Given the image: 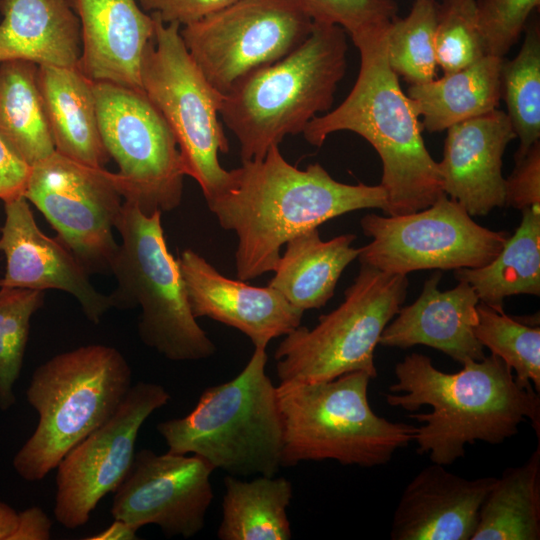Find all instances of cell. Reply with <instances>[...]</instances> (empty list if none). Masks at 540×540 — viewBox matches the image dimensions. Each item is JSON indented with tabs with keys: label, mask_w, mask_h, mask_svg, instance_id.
<instances>
[{
	"label": "cell",
	"mask_w": 540,
	"mask_h": 540,
	"mask_svg": "<svg viewBox=\"0 0 540 540\" xmlns=\"http://www.w3.org/2000/svg\"><path fill=\"white\" fill-rule=\"evenodd\" d=\"M230 173L225 191L206 203L219 225L237 237L236 276L243 281L273 272L282 246L295 236L352 211H384L387 204L380 184L336 181L319 163L298 169L278 145Z\"/></svg>",
	"instance_id": "1"
},
{
	"label": "cell",
	"mask_w": 540,
	"mask_h": 540,
	"mask_svg": "<svg viewBox=\"0 0 540 540\" xmlns=\"http://www.w3.org/2000/svg\"><path fill=\"white\" fill-rule=\"evenodd\" d=\"M394 372L396 382L385 395L390 406L410 412L431 407L430 412L407 417L422 423L413 441L432 463L452 465L465 456L466 445L477 441L500 444L527 419L539 438V393L520 386L512 369L494 354L445 373L428 356L412 353Z\"/></svg>",
	"instance_id": "2"
},
{
	"label": "cell",
	"mask_w": 540,
	"mask_h": 540,
	"mask_svg": "<svg viewBox=\"0 0 540 540\" xmlns=\"http://www.w3.org/2000/svg\"><path fill=\"white\" fill-rule=\"evenodd\" d=\"M386 30L353 40L360 54L353 88L339 106L313 118L302 133L317 147L338 131L354 132L369 142L382 162L380 185L387 196L383 212L393 216L425 209L444 192L419 117L389 66Z\"/></svg>",
	"instance_id": "3"
},
{
	"label": "cell",
	"mask_w": 540,
	"mask_h": 540,
	"mask_svg": "<svg viewBox=\"0 0 540 540\" xmlns=\"http://www.w3.org/2000/svg\"><path fill=\"white\" fill-rule=\"evenodd\" d=\"M347 49L343 28L314 22L297 48L244 75L223 94L219 115L239 142L241 161L263 158L330 110L346 72Z\"/></svg>",
	"instance_id": "4"
},
{
	"label": "cell",
	"mask_w": 540,
	"mask_h": 540,
	"mask_svg": "<svg viewBox=\"0 0 540 540\" xmlns=\"http://www.w3.org/2000/svg\"><path fill=\"white\" fill-rule=\"evenodd\" d=\"M131 386L127 360L103 344L57 354L38 366L26 398L39 421L13 458L17 474L30 482L42 480L116 412Z\"/></svg>",
	"instance_id": "5"
},
{
	"label": "cell",
	"mask_w": 540,
	"mask_h": 540,
	"mask_svg": "<svg viewBox=\"0 0 540 540\" xmlns=\"http://www.w3.org/2000/svg\"><path fill=\"white\" fill-rule=\"evenodd\" d=\"M267 359L266 348L255 347L243 370L205 389L190 413L160 422L168 451L197 455L236 477L275 476L282 466V421Z\"/></svg>",
	"instance_id": "6"
},
{
	"label": "cell",
	"mask_w": 540,
	"mask_h": 540,
	"mask_svg": "<svg viewBox=\"0 0 540 540\" xmlns=\"http://www.w3.org/2000/svg\"><path fill=\"white\" fill-rule=\"evenodd\" d=\"M370 380L366 372L356 371L323 382H280L282 466L335 460L374 467L407 447L417 427L377 415L368 399Z\"/></svg>",
	"instance_id": "7"
},
{
	"label": "cell",
	"mask_w": 540,
	"mask_h": 540,
	"mask_svg": "<svg viewBox=\"0 0 540 540\" xmlns=\"http://www.w3.org/2000/svg\"><path fill=\"white\" fill-rule=\"evenodd\" d=\"M161 212L145 215L124 201L116 229L121 236L111 274L117 286L112 308L140 307L141 341L171 361H198L213 356L209 338L188 303L177 259L169 252Z\"/></svg>",
	"instance_id": "8"
},
{
	"label": "cell",
	"mask_w": 540,
	"mask_h": 540,
	"mask_svg": "<svg viewBox=\"0 0 540 540\" xmlns=\"http://www.w3.org/2000/svg\"><path fill=\"white\" fill-rule=\"evenodd\" d=\"M408 285L406 275L361 264L336 309L320 316L312 329L300 325L280 342L274 353L280 382H323L356 371L376 378V346Z\"/></svg>",
	"instance_id": "9"
},
{
	"label": "cell",
	"mask_w": 540,
	"mask_h": 540,
	"mask_svg": "<svg viewBox=\"0 0 540 540\" xmlns=\"http://www.w3.org/2000/svg\"><path fill=\"white\" fill-rule=\"evenodd\" d=\"M150 14L155 28L142 59V90L170 127L185 175L199 184L207 202L224 192L231 178L218 159L220 152L229 151L218 118L223 94L193 61L181 25Z\"/></svg>",
	"instance_id": "10"
},
{
	"label": "cell",
	"mask_w": 540,
	"mask_h": 540,
	"mask_svg": "<svg viewBox=\"0 0 540 540\" xmlns=\"http://www.w3.org/2000/svg\"><path fill=\"white\" fill-rule=\"evenodd\" d=\"M103 145L117 163L124 201L145 215L176 209L185 172L175 137L143 90L93 81Z\"/></svg>",
	"instance_id": "11"
},
{
	"label": "cell",
	"mask_w": 540,
	"mask_h": 540,
	"mask_svg": "<svg viewBox=\"0 0 540 540\" xmlns=\"http://www.w3.org/2000/svg\"><path fill=\"white\" fill-rule=\"evenodd\" d=\"M371 238L358 248L360 264L390 274L477 268L491 262L509 233L477 224L445 193L429 207L403 215L367 214L360 220Z\"/></svg>",
	"instance_id": "12"
},
{
	"label": "cell",
	"mask_w": 540,
	"mask_h": 540,
	"mask_svg": "<svg viewBox=\"0 0 540 540\" xmlns=\"http://www.w3.org/2000/svg\"><path fill=\"white\" fill-rule=\"evenodd\" d=\"M313 24L300 0H238L181 26L180 34L205 78L225 94L244 75L297 48Z\"/></svg>",
	"instance_id": "13"
},
{
	"label": "cell",
	"mask_w": 540,
	"mask_h": 540,
	"mask_svg": "<svg viewBox=\"0 0 540 540\" xmlns=\"http://www.w3.org/2000/svg\"><path fill=\"white\" fill-rule=\"evenodd\" d=\"M89 274L111 273L124 198L115 173L54 152L32 165L24 193Z\"/></svg>",
	"instance_id": "14"
},
{
	"label": "cell",
	"mask_w": 540,
	"mask_h": 540,
	"mask_svg": "<svg viewBox=\"0 0 540 540\" xmlns=\"http://www.w3.org/2000/svg\"><path fill=\"white\" fill-rule=\"evenodd\" d=\"M170 394L160 384L132 385L116 412L57 465L54 515L68 529L86 524L99 501L126 477L140 428L166 405Z\"/></svg>",
	"instance_id": "15"
},
{
	"label": "cell",
	"mask_w": 540,
	"mask_h": 540,
	"mask_svg": "<svg viewBox=\"0 0 540 540\" xmlns=\"http://www.w3.org/2000/svg\"><path fill=\"white\" fill-rule=\"evenodd\" d=\"M213 471L197 455L142 449L113 492L111 515L136 530L155 524L168 537L191 538L203 529L214 497Z\"/></svg>",
	"instance_id": "16"
},
{
	"label": "cell",
	"mask_w": 540,
	"mask_h": 540,
	"mask_svg": "<svg viewBox=\"0 0 540 540\" xmlns=\"http://www.w3.org/2000/svg\"><path fill=\"white\" fill-rule=\"evenodd\" d=\"M4 212L0 252L6 269L0 287L67 292L77 299L87 319L98 324L112 308L110 296L94 288L90 274L58 238L41 231L25 197L4 202Z\"/></svg>",
	"instance_id": "17"
},
{
	"label": "cell",
	"mask_w": 540,
	"mask_h": 540,
	"mask_svg": "<svg viewBox=\"0 0 540 540\" xmlns=\"http://www.w3.org/2000/svg\"><path fill=\"white\" fill-rule=\"evenodd\" d=\"M193 316L208 317L245 334L255 347L301 325L303 311L270 286L255 287L221 274L204 257L185 249L177 259Z\"/></svg>",
	"instance_id": "18"
},
{
	"label": "cell",
	"mask_w": 540,
	"mask_h": 540,
	"mask_svg": "<svg viewBox=\"0 0 540 540\" xmlns=\"http://www.w3.org/2000/svg\"><path fill=\"white\" fill-rule=\"evenodd\" d=\"M516 138L507 113L498 108L450 126L438 162L443 192L471 216L505 206L502 158Z\"/></svg>",
	"instance_id": "19"
},
{
	"label": "cell",
	"mask_w": 540,
	"mask_h": 540,
	"mask_svg": "<svg viewBox=\"0 0 540 540\" xmlns=\"http://www.w3.org/2000/svg\"><path fill=\"white\" fill-rule=\"evenodd\" d=\"M432 463L407 484L394 511L391 540H471L496 477L467 479Z\"/></svg>",
	"instance_id": "20"
},
{
	"label": "cell",
	"mask_w": 540,
	"mask_h": 540,
	"mask_svg": "<svg viewBox=\"0 0 540 540\" xmlns=\"http://www.w3.org/2000/svg\"><path fill=\"white\" fill-rule=\"evenodd\" d=\"M80 22L78 69L92 81L142 90L141 65L155 23L137 0H67Z\"/></svg>",
	"instance_id": "21"
},
{
	"label": "cell",
	"mask_w": 540,
	"mask_h": 540,
	"mask_svg": "<svg viewBox=\"0 0 540 540\" xmlns=\"http://www.w3.org/2000/svg\"><path fill=\"white\" fill-rule=\"evenodd\" d=\"M441 273L435 271L424 282L419 297L401 307L384 328L379 344L407 349L425 345L448 355L454 361H480L484 347L475 336L476 306L479 298L464 281L450 290L438 289Z\"/></svg>",
	"instance_id": "22"
},
{
	"label": "cell",
	"mask_w": 540,
	"mask_h": 540,
	"mask_svg": "<svg viewBox=\"0 0 540 540\" xmlns=\"http://www.w3.org/2000/svg\"><path fill=\"white\" fill-rule=\"evenodd\" d=\"M0 63L78 68L80 22L67 0H0Z\"/></svg>",
	"instance_id": "23"
},
{
	"label": "cell",
	"mask_w": 540,
	"mask_h": 540,
	"mask_svg": "<svg viewBox=\"0 0 540 540\" xmlns=\"http://www.w3.org/2000/svg\"><path fill=\"white\" fill-rule=\"evenodd\" d=\"M38 85L55 151L105 168L108 155L98 127L93 81L78 68L38 66Z\"/></svg>",
	"instance_id": "24"
},
{
	"label": "cell",
	"mask_w": 540,
	"mask_h": 540,
	"mask_svg": "<svg viewBox=\"0 0 540 540\" xmlns=\"http://www.w3.org/2000/svg\"><path fill=\"white\" fill-rule=\"evenodd\" d=\"M354 234L324 241L318 228L290 239L268 286L301 311L323 307L345 268L358 257Z\"/></svg>",
	"instance_id": "25"
},
{
	"label": "cell",
	"mask_w": 540,
	"mask_h": 540,
	"mask_svg": "<svg viewBox=\"0 0 540 540\" xmlns=\"http://www.w3.org/2000/svg\"><path fill=\"white\" fill-rule=\"evenodd\" d=\"M504 58L485 55L473 64L429 82L410 85L407 97L429 133L497 109Z\"/></svg>",
	"instance_id": "26"
},
{
	"label": "cell",
	"mask_w": 540,
	"mask_h": 540,
	"mask_svg": "<svg viewBox=\"0 0 540 540\" xmlns=\"http://www.w3.org/2000/svg\"><path fill=\"white\" fill-rule=\"evenodd\" d=\"M521 212L520 225L491 262L454 270L455 278L467 282L479 302L497 310H503L509 296L540 295V206Z\"/></svg>",
	"instance_id": "27"
},
{
	"label": "cell",
	"mask_w": 540,
	"mask_h": 540,
	"mask_svg": "<svg viewBox=\"0 0 540 540\" xmlns=\"http://www.w3.org/2000/svg\"><path fill=\"white\" fill-rule=\"evenodd\" d=\"M225 493L217 537L220 540H289L292 537L287 509L292 483L263 476L244 481L224 478Z\"/></svg>",
	"instance_id": "28"
},
{
	"label": "cell",
	"mask_w": 540,
	"mask_h": 540,
	"mask_svg": "<svg viewBox=\"0 0 540 540\" xmlns=\"http://www.w3.org/2000/svg\"><path fill=\"white\" fill-rule=\"evenodd\" d=\"M0 137L31 166L55 152L33 62L0 63Z\"/></svg>",
	"instance_id": "29"
},
{
	"label": "cell",
	"mask_w": 540,
	"mask_h": 540,
	"mask_svg": "<svg viewBox=\"0 0 540 540\" xmlns=\"http://www.w3.org/2000/svg\"><path fill=\"white\" fill-rule=\"evenodd\" d=\"M540 539V446L506 468L485 497L471 540Z\"/></svg>",
	"instance_id": "30"
},
{
	"label": "cell",
	"mask_w": 540,
	"mask_h": 540,
	"mask_svg": "<svg viewBox=\"0 0 540 540\" xmlns=\"http://www.w3.org/2000/svg\"><path fill=\"white\" fill-rule=\"evenodd\" d=\"M501 97L507 105L519 147L523 155L540 141V28L539 21L526 26L525 38L517 55L503 59L500 71Z\"/></svg>",
	"instance_id": "31"
},
{
	"label": "cell",
	"mask_w": 540,
	"mask_h": 540,
	"mask_svg": "<svg viewBox=\"0 0 540 540\" xmlns=\"http://www.w3.org/2000/svg\"><path fill=\"white\" fill-rule=\"evenodd\" d=\"M436 0H414L410 13L394 19L386 30L390 68L410 85L436 78Z\"/></svg>",
	"instance_id": "32"
},
{
	"label": "cell",
	"mask_w": 540,
	"mask_h": 540,
	"mask_svg": "<svg viewBox=\"0 0 540 540\" xmlns=\"http://www.w3.org/2000/svg\"><path fill=\"white\" fill-rule=\"evenodd\" d=\"M477 340L501 358L524 388L540 392V328L523 324L507 314L479 302L476 306Z\"/></svg>",
	"instance_id": "33"
},
{
	"label": "cell",
	"mask_w": 540,
	"mask_h": 540,
	"mask_svg": "<svg viewBox=\"0 0 540 540\" xmlns=\"http://www.w3.org/2000/svg\"><path fill=\"white\" fill-rule=\"evenodd\" d=\"M44 291L0 287V409L16 401L32 316L44 304Z\"/></svg>",
	"instance_id": "34"
},
{
	"label": "cell",
	"mask_w": 540,
	"mask_h": 540,
	"mask_svg": "<svg viewBox=\"0 0 540 540\" xmlns=\"http://www.w3.org/2000/svg\"><path fill=\"white\" fill-rule=\"evenodd\" d=\"M435 50L444 74L465 68L486 55L475 0H442L437 5Z\"/></svg>",
	"instance_id": "35"
},
{
	"label": "cell",
	"mask_w": 540,
	"mask_h": 540,
	"mask_svg": "<svg viewBox=\"0 0 540 540\" xmlns=\"http://www.w3.org/2000/svg\"><path fill=\"white\" fill-rule=\"evenodd\" d=\"M314 22L340 26L352 40L388 28L397 18L395 0H300Z\"/></svg>",
	"instance_id": "36"
},
{
	"label": "cell",
	"mask_w": 540,
	"mask_h": 540,
	"mask_svg": "<svg viewBox=\"0 0 540 540\" xmlns=\"http://www.w3.org/2000/svg\"><path fill=\"white\" fill-rule=\"evenodd\" d=\"M540 0H475L486 55L504 56L519 41Z\"/></svg>",
	"instance_id": "37"
},
{
	"label": "cell",
	"mask_w": 540,
	"mask_h": 540,
	"mask_svg": "<svg viewBox=\"0 0 540 540\" xmlns=\"http://www.w3.org/2000/svg\"><path fill=\"white\" fill-rule=\"evenodd\" d=\"M514 159L515 167L505 179V206L518 210L540 206V141Z\"/></svg>",
	"instance_id": "38"
},
{
	"label": "cell",
	"mask_w": 540,
	"mask_h": 540,
	"mask_svg": "<svg viewBox=\"0 0 540 540\" xmlns=\"http://www.w3.org/2000/svg\"><path fill=\"white\" fill-rule=\"evenodd\" d=\"M147 13H156L165 23L185 26L215 13L238 0H137Z\"/></svg>",
	"instance_id": "39"
},
{
	"label": "cell",
	"mask_w": 540,
	"mask_h": 540,
	"mask_svg": "<svg viewBox=\"0 0 540 540\" xmlns=\"http://www.w3.org/2000/svg\"><path fill=\"white\" fill-rule=\"evenodd\" d=\"M32 166L0 137V200L24 197Z\"/></svg>",
	"instance_id": "40"
},
{
	"label": "cell",
	"mask_w": 540,
	"mask_h": 540,
	"mask_svg": "<svg viewBox=\"0 0 540 540\" xmlns=\"http://www.w3.org/2000/svg\"><path fill=\"white\" fill-rule=\"evenodd\" d=\"M52 521L39 507L19 512V522L11 540H47L51 536Z\"/></svg>",
	"instance_id": "41"
},
{
	"label": "cell",
	"mask_w": 540,
	"mask_h": 540,
	"mask_svg": "<svg viewBox=\"0 0 540 540\" xmlns=\"http://www.w3.org/2000/svg\"><path fill=\"white\" fill-rule=\"evenodd\" d=\"M137 530L130 524L114 519L113 523L103 531L86 537L85 540H134L137 539Z\"/></svg>",
	"instance_id": "42"
},
{
	"label": "cell",
	"mask_w": 540,
	"mask_h": 540,
	"mask_svg": "<svg viewBox=\"0 0 540 540\" xmlns=\"http://www.w3.org/2000/svg\"><path fill=\"white\" fill-rule=\"evenodd\" d=\"M18 522L19 512L0 500V540H11Z\"/></svg>",
	"instance_id": "43"
}]
</instances>
